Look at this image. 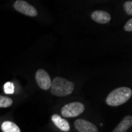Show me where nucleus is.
Masks as SVG:
<instances>
[{"label": "nucleus", "mask_w": 132, "mask_h": 132, "mask_svg": "<svg viewBox=\"0 0 132 132\" xmlns=\"http://www.w3.org/2000/svg\"><path fill=\"white\" fill-rule=\"evenodd\" d=\"M124 30L127 32H131L132 31V19L131 18L130 20H128V21L125 24Z\"/></svg>", "instance_id": "nucleus-14"}, {"label": "nucleus", "mask_w": 132, "mask_h": 132, "mask_svg": "<svg viewBox=\"0 0 132 132\" xmlns=\"http://www.w3.org/2000/svg\"><path fill=\"white\" fill-rule=\"evenodd\" d=\"M13 104V101L11 98L7 97L0 96V108H7Z\"/></svg>", "instance_id": "nucleus-11"}, {"label": "nucleus", "mask_w": 132, "mask_h": 132, "mask_svg": "<svg viewBox=\"0 0 132 132\" xmlns=\"http://www.w3.org/2000/svg\"><path fill=\"white\" fill-rule=\"evenodd\" d=\"M1 127L3 132H21L20 128L15 123L10 121L3 122Z\"/></svg>", "instance_id": "nucleus-10"}, {"label": "nucleus", "mask_w": 132, "mask_h": 132, "mask_svg": "<svg viewBox=\"0 0 132 132\" xmlns=\"http://www.w3.org/2000/svg\"><path fill=\"white\" fill-rule=\"evenodd\" d=\"M36 81H37V85L42 89L47 90L50 89L52 79L47 74V72L43 69H40L36 73Z\"/></svg>", "instance_id": "nucleus-5"}, {"label": "nucleus", "mask_w": 132, "mask_h": 132, "mask_svg": "<svg viewBox=\"0 0 132 132\" xmlns=\"http://www.w3.org/2000/svg\"><path fill=\"white\" fill-rule=\"evenodd\" d=\"M52 120L54 123V124L63 131H69L70 129L69 123L65 119L62 118L57 114H55L52 116Z\"/></svg>", "instance_id": "nucleus-8"}, {"label": "nucleus", "mask_w": 132, "mask_h": 132, "mask_svg": "<svg viewBox=\"0 0 132 132\" xmlns=\"http://www.w3.org/2000/svg\"><path fill=\"white\" fill-rule=\"evenodd\" d=\"M132 91L127 87H119L112 91L106 98L109 106H119L126 103L131 97Z\"/></svg>", "instance_id": "nucleus-2"}, {"label": "nucleus", "mask_w": 132, "mask_h": 132, "mask_svg": "<svg viewBox=\"0 0 132 132\" xmlns=\"http://www.w3.org/2000/svg\"><path fill=\"white\" fill-rule=\"evenodd\" d=\"M132 126V117L130 116H125L123 120L113 130L112 132H126Z\"/></svg>", "instance_id": "nucleus-9"}, {"label": "nucleus", "mask_w": 132, "mask_h": 132, "mask_svg": "<svg viewBox=\"0 0 132 132\" xmlns=\"http://www.w3.org/2000/svg\"><path fill=\"white\" fill-rule=\"evenodd\" d=\"M123 8H124L125 12L128 15L132 14V2L131 1L126 2L123 5Z\"/></svg>", "instance_id": "nucleus-13"}, {"label": "nucleus", "mask_w": 132, "mask_h": 132, "mask_svg": "<svg viewBox=\"0 0 132 132\" xmlns=\"http://www.w3.org/2000/svg\"><path fill=\"white\" fill-rule=\"evenodd\" d=\"M84 110H85V106L83 104L80 102H72L63 107L61 113L63 117L73 118L81 115Z\"/></svg>", "instance_id": "nucleus-3"}, {"label": "nucleus", "mask_w": 132, "mask_h": 132, "mask_svg": "<svg viewBox=\"0 0 132 132\" xmlns=\"http://www.w3.org/2000/svg\"><path fill=\"white\" fill-rule=\"evenodd\" d=\"M4 92L7 94H12L14 93V85L13 82L8 81L4 85Z\"/></svg>", "instance_id": "nucleus-12"}, {"label": "nucleus", "mask_w": 132, "mask_h": 132, "mask_svg": "<svg viewBox=\"0 0 132 132\" xmlns=\"http://www.w3.org/2000/svg\"><path fill=\"white\" fill-rule=\"evenodd\" d=\"M51 92L57 97H65L70 95L75 89V84L65 78L57 77L51 84Z\"/></svg>", "instance_id": "nucleus-1"}, {"label": "nucleus", "mask_w": 132, "mask_h": 132, "mask_svg": "<svg viewBox=\"0 0 132 132\" xmlns=\"http://www.w3.org/2000/svg\"><path fill=\"white\" fill-rule=\"evenodd\" d=\"M75 127L79 132H98L96 125L82 119H78L75 122Z\"/></svg>", "instance_id": "nucleus-6"}, {"label": "nucleus", "mask_w": 132, "mask_h": 132, "mask_svg": "<svg viewBox=\"0 0 132 132\" xmlns=\"http://www.w3.org/2000/svg\"><path fill=\"white\" fill-rule=\"evenodd\" d=\"M92 19L100 24H107L111 21V15L104 10H95L91 14Z\"/></svg>", "instance_id": "nucleus-7"}, {"label": "nucleus", "mask_w": 132, "mask_h": 132, "mask_svg": "<svg viewBox=\"0 0 132 132\" xmlns=\"http://www.w3.org/2000/svg\"><path fill=\"white\" fill-rule=\"evenodd\" d=\"M14 9L20 12V13L29 16V17H36L37 15V10L33 6L30 5L26 1L23 0H18L14 4Z\"/></svg>", "instance_id": "nucleus-4"}]
</instances>
